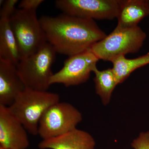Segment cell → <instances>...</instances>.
Returning <instances> with one entry per match:
<instances>
[{
  "instance_id": "277c9868",
  "label": "cell",
  "mask_w": 149,
  "mask_h": 149,
  "mask_svg": "<svg viewBox=\"0 0 149 149\" xmlns=\"http://www.w3.org/2000/svg\"><path fill=\"white\" fill-rule=\"evenodd\" d=\"M146 37V32L139 26L129 28L116 26L110 34L94 44L90 49L99 60L111 62L119 56L139 52Z\"/></svg>"
},
{
  "instance_id": "4fadbf2b",
  "label": "cell",
  "mask_w": 149,
  "mask_h": 149,
  "mask_svg": "<svg viewBox=\"0 0 149 149\" xmlns=\"http://www.w3.org/2000/svg\"><path fill=\"white\" fill-rule=\"evenodd\" d=\"M21 59L9 20L0 18V60L17 66Z\"/></svg>"
},
{
  "instance_id": "ac0fdd59",
  "label": "cell",
  "mask_w": 149,
  "mask_h": 149,
  "mask_svg": "<svg viewBox=\"0 0 149 149\" xmlns=\"http://www.w3.org/2000/svg\"><path fill=\"white\" fill-rule=\"evenodd\" d=\"M44 1L43 0H22L19 4L18 7L20 9L36 11L39 6Z\"/></svg>"
},
{
  "instance_id": "7c38bea8",
  "label": "cell",
  "mask_w": 149,
  "mask_h": 149,
  "mask_svg": "<svg viewBox=\"0 0 149 149\" xmlns=\"http://www.w3.org/2000/svg\"><path fill=\"white\" fill-rule=\"evenodd\" d=\"M149 15L148 0H119L117 27L132 28Z\"/></svg>"
},
{
  "instance_id": "2e32d148",
  "label": "cell",
  "mask_w": 149,
  "mask_h": 149,
  "mask_svg": "<svg viewBox=\"0 0 149 149\" xmlns=\"http://www.w3.org/2000/svg\"><path fill=\"white\" fill-rule=\"evenodd\" d=\"M18 3V0L4 1L0 10L1 18L9 19L17 10L15 8V6Z\"/></svg>"
},
{
  "instance_id": "5bb4252c",
  "label": "cell",
  "mask_w": 149,
  "mask_h": 149,
  "mask_svg": "<svg viewBox=\"0 0 149 149\" xmlns=\"http://www.w3.org/2000/svg\"><path fill=\"white\" fill-rule=\"evenodd\" d=\"M112 69L118 84L122 83L134 70L149 64V52L146 54L133 59L126 58L125 56L118 57L111 61Z\"/></svg>"
},
{
  "instance_id": "52a82bcc",
  "label": "cell",
  "mask_w": 149,
  "mask_h": 149,
  "mask_svg": "<svg viewBox=\"0 0 149 149\" xmlns=\"http://www.w3.org/2000/svg\"><path fill=\"white\" fill-rule=\"evenodd\" d=\"M119 0H57L55 6L63 14L91 19L116 18Z\"/></svg>"
},
{
  "instance_id": "9c48e42d",
  "label": "cell",
  "mask_w": 149,
  "mask_h": 149,
  "mask_svg": "<svg viewBox=\"0 0 149 149\" xmlns=\"http://www.w3.org/2000/svg\"><path fill=\"white\" fill-rule=\"evenodd\" d=\"M27 130L8 107L0 105V147L26 149L29 146Z\"/></svg>"
},
{
  "instance_id": "6da1fadb",
  "label": "cell",
  "mask_w": 149,
  "mask_h": 149,
  "mask_svg": "<svg viewBox=\"0 0 149 149\" xmlns=\"http://www.w3.org/2000/svg\"><path fill=\"white\" fill-rule=\"evenodd\" d=\"M39 19L47 42L56 53L68 56L88 50L107 35L93 19L63 13Z\"/></svg>"
},
{
  "instance_id": "5b68a950",
  "label": "cell",
  "mask_w": 149,
  "mask_h": 149,
  "mask_svg": "<svg viewBox=\"0 0 149 149\" xmlns=\"http://www.w3.org/2000/svg\"><path fill=\"white\" fill-rule=\"evenodd\" d=\"M9 20L22 58L36 52L47 42L36 11L17 9Z\"/></svg>"
},
{
  "instance_id": "ffe728a7",
  "label": "cell",
  "mask_w": 149,
  "mask_h": 149,
  "mask_svg": "<svg viewBox=\"0 0 149 149\" xmlns=\"http://www.w3.org/2000/svg\"><path fill=\"white\" fill-rule=\"evenodd\" d=\"M149 6V0H148Z\"/></svg>"
},
{
  "instance_id": "3957f363",
  "label": "cell",
  "mask_w": 149,
  "mask_h": 149,
  "mask_svg": "<svg viewBox=\"0 0 149 149\" xmlns=\"http://www.w3.org/2000/svg\"><path fill=\"white\" fill-rule=\"evenodd\" d=\"M56 54L52 46L47 42L36 52L21 59L17 68L26 88L47 91L54 74L52 66Z\"/></svg>"
},
{
  "instance_id": "8fae6325",
  "label": "cell",
  "mask_w": 149,
  "mask_h": 149,
  "mask_svg": "<svg viewBox=\"0 0 149 149\" xmlns=\"http://www.w3.org/2000/svg\"><path fill=\"white\" fill-rule=\"evenodd\" d=\"M95 146L91 134L77 128L61 136L44 139L38 144L40 149H94Z\"/></svg>"
},
{
  "instance_id": "ba28073f",
  "label": "cell",
  "mask_w": 149,
  "mask_h": 149,
  "mask_svg": "<svg viewBox=\"0 0 149 149\" xmlns=\"http://www.w3.org/2000/svg\"><path fill=\"white\" fill-rule=\"evenodd\" d=\"M99 60L90 49L69 56L64 61L62 68L52 76L51 85L61 84L68 87L85 83L97 67Z\"/></svg>"
},
{
  "instance_id": "30bf717a",
  "label": "cell",
  "mask_w": 149,
  "mask_h": 149,
  "mask_svg": "<svg viewBox=\"0 0 149 149\" xmlns=\"http://www.w3.org/2000/svg\"><path fill=\"white\" fill-rule=\"evenodd\" d=\"M26 88L17 66L0 60V105L9 107Z\"/></svg>"
},
{
  "instance_id": "9a60e30c",
  "label": "cell",
  "mask_w": 149,
  "mask_h": 149,
  "mask_svg": "<svg viewBox=\"0 0 149 149\" xmlns=\"http://www.w3.org/2000/svg\"><path fill=\"white\" fill-rule=\"evenodd\" d=\"M96 92L101 98L104 105L109 103L112 93L118 84L111 68L100 70L96 67L93 70Z\"/></svg>"
},
{
  "instance_id": "e0dca14e",
  "label": "cell",
  "mask_w": 149,
  "mask_h": 149,
  "mask_svg": "<svg viewBox=\"0 0 149 149\" xmlns=\"http://www.w3.org/2000/svg\"><path fill=\"white\" fill-rule=\"evenodd\" d=\"M134 149H149V131L141 133L131 144Z\"/></svg>"
},
{
  "instance_id": "d6986e66",
  "label": "cell",
  "mask_w": 149,
  "mask_h": 149,
  "mask_svg": "<svg viewBox=\"0 0 149 149\" xmlns=\"http://www.w3.org/2000/svg\"><path fill=\"white\" fill-rule=\"evenodd\" d=\"M0 149H6L3 148H1V147H0Z\"/></svg>"
},
{
  "instance_id": "7a4b0ae2",
  "label": "cell",
  "mask_w": 149,
  "mask_h": 149,
  "mask_svg": "<svg viewBox=\"0 0 149 149\" xmlns=\"http://www.w3.org/2000/svg\"><path fill=\"white\" fill-rule=\"evenodd\" d=\"M59 102L60 97L57 93L26 88L17 96L8 107L28 133L37 136L39 122L43 114Z\"/></svg>"
},
{
  "instance_id": "8992f818",
  "label": "cell",
  "mask_w": 149,
  "mask_h": 149,
  "mask_svg": "<svg viewBox=\"0 0 149 149\" xmlns=\"http://www.w3.org/2000/svg\"><path fill=\"white\" fill-rule=\"evenodd\" d=\"M82 120L81 113L71 104H54L43 114L39 122L38 135L47 139L61 136L76 128Z\"/></svg>"
}]
</instances>
